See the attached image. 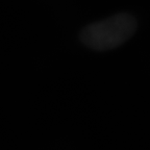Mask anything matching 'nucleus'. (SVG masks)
I'll return each instance as SVG.
<instances>
[{"mask_svg":"<svg viewBox=\"0 0 150 150\" xmlns=\"http://www.w3.org/2000/svg\"><path fill=\"white\" fill-rule=\"evenodd\" d=\"M136 28L134 17L123 13L86 26L80 40L91 49L105 51L124 44L132 37Z\"/></svg>","mask_w":150,"mask_h":150,"instance_id":"nucleus-1","label":"nucleus"}]
</instances>
